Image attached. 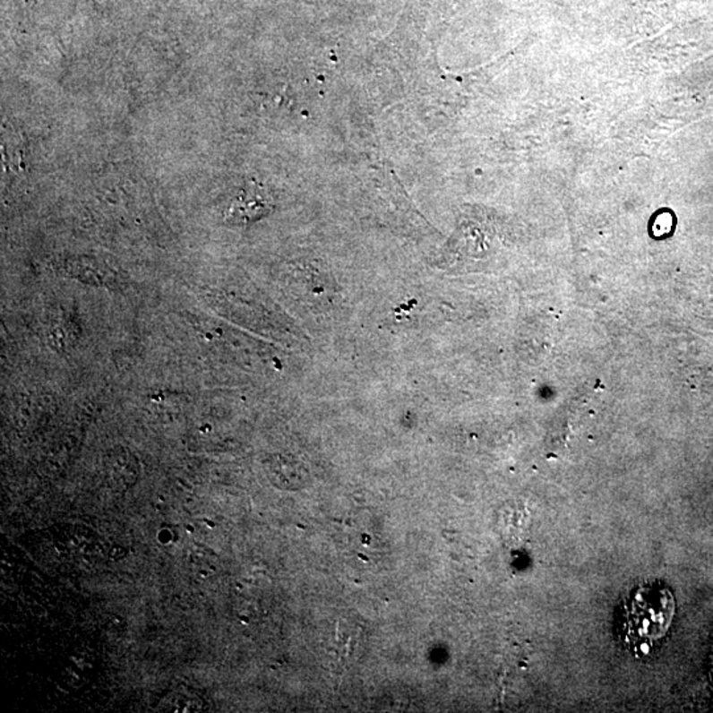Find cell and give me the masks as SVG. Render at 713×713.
Returning <instances> with one entry per match:
<instances>
[{
    "label": "cell",
    "instance_id": "cell-3",
    "mask_svg": "<svg viewBox=\"0 0 713 713\" xmlns=\"http://www.w3.org/2000/svg\"><path fill=\"white\" fill-rule=\"evenodd\" d=\"M163 707L166 709V711L194 712L200 711L202 704V701L197 699V696L191 695V693L186 692V691H183V692H178V691H176V692L172 693V695L167 696L166 700L163 701Z\"/></svg>",
    "mask_w": 713,
    "mask_h": 713
},
{
    "label": "cell",
    "instance_id": "cell-1",
    "mask_svg": "<svg viewBox=\"0 0 713 713\" xmlns=\"http://www.w3.org/2000/svg\"><path fill=\"white\" fill-rule=\"evenodd\" d=\"M674 614L675 598L665 584L657 581L637 587L621 606L623 645L636 656H648L667 633Z\"/></svg>",
    "mask_w": 713,
    "mask_h": 713
},
{
    "label": "cell",
    "instance_id": "cell-2",
    "mask_svg": "<svg viewBox=\"0 0 713 713\" xmlns=\"http://www.w3.org/2000/svg\"><path fill=\"white\" fill-rule=\"evenodd\" d=\"M271 209V202L259 189H247L231 206L228 216L234 222H249L266 216Z\"/></svg>",
    "mask_w": 713,
    "mask_h": 713
}]
</instances>
